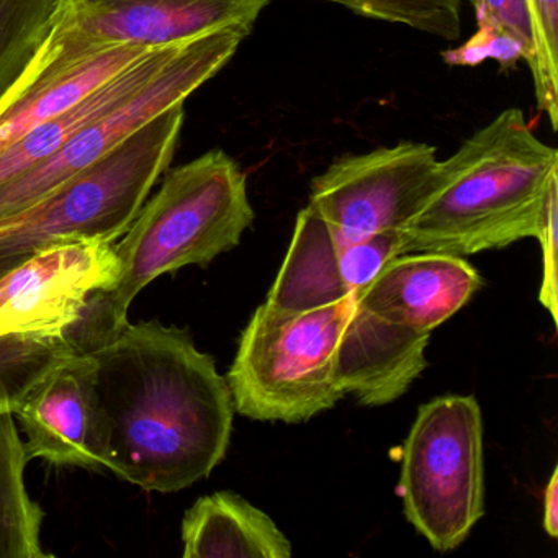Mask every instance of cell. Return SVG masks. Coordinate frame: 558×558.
Segmentation results:
<instances>
[{
    "mask_svg": "<svg viewBox=\"0 0 558 558\" xmlns=\"http://www.w3.org/2000/svg\"><path fill=\"white\" fill-rule=\"evenodd\" d=\"M86 354L96 367L106 469L146 492H181L208 478L230 447L233 395L189 331L126 323Z\"/></svg>",
    "mask_w": 558,
    "mask_h": 558,
    "instance_id": "cell-1",
    "label": "cell"
},
{
    "mask_svg": "<svg viewBox=\"0 0 558 558\" xmlns=\"http://www.w3.org/2000/svg\"><path fill=\"white\" fill-rule=\"evenodd\" d=\"M558 187V153L532 132L522 110H505L446 161L400 230L401 254L472 256L537 240L548 195Z\"/></svg>",
    "mask_w": 558,
    "mask_h": 558,
    "instance_id": "cell-2",
    "label": "cell"
},
{
    "mask_svg": "<svg viewBox=\"0 0 558 558\" xmlns=\"http://www.w3.org/2000/svg\"><path fill=\"white\" fill-rule=\"evenodd\" d=\"M254 217L246 174L223 149L172 169L113 244L119 276L90 295L68 341L80 354L106 344L130 323V305L153 280L207 266L240 244Z\"/></svg>",
    "mask_w": 558,
    "mask_h": 558,
    "instance_id": "cell-3",
    "label": "cell"
},
{
    "mask_svg": "<svg viewBox=\"0 0 558 558\" xmlns=\"http://www.w3.org/2000/svg\"><path fill=\"white\" fill-rule=\"evenodd\" d=\"M171 107L24 214L0 223V279L41 251L117 243L168 171L184 126Z\"/></svg>",
    "mask_w": 558,
    "mask_h": 558,
    "instance_id": "cell-4",
    "label": "cell"
},
{
    "mask_svg": "<svg viewBox=\"0 0 558 558\" xmlns=\"http://www.w3.org/2000/svg\"><path fill=\"white\" fill-rule=\"evenodd\" d=\"M352 305L354 295L305 312L257 306L227 375L234 411L295 424L331 410L344 397L338 349Z\"/></svg>",
    "mask_w": 558,
    "mask_h": 558,
    "instance_id": "cell-5",
    "label": "cell"
},
{
    "mask_svg": "<svg viewBox=\"0 0 558 558\" xmlns=\"http://www.w3.org/2000/svg\"><path fill=\"white\" fill-rule=\"evenodd\" d=\"M404 515L437 551L462 545L485 515L483 417L472 395L434 398L404 440Z\"/></svg>",
    "mask_w": 558,
    "mask_h": 558,
    "instance_id": "cell-6",
    "label": "cell"
},
{
    "mask_svg": "<svg viewBox=\"0 0 558 558\" xmlns=\"http://www.w3.org/2000/svg\"><path fill=\"white\" fill-rule=\"evenodd\" d=\"M247 32L225 28L182 41L143 86L83 126L57 155L27 174L0 185V223L34 207L54 189L109 155L155 117L185 100L217 76Z\"/></svg>",
    "mask_w": 558,
    "mask_h": 558,
    "instance_id": "cell-7",
    "label": "cell"
},
{
    "mask_svg": "<svg viewBox=\"0 0 558 558\" xmlns=\"http://www.w3.org/2000/svg\"><path fill=\"white\" fill-rule=\"evenodd\" d=\"M269 4L270 0H64L37 64L64 66L116 45L171 47L225 28L251 34Z\"/></svg>",
    "mask_w": 558,
    "mask_h": 558,
    "instance_id": "cell-8",
    "label": "cell"
},
{
    "mask_svg": "<svg viewBox=\"0 0 558 558\" xmlns=\"http://www.w3.org/2000/svg\"><path fill=\"white\" fill-rule=\"evenodd\" d=\"M436 148L401 142L336 159L310 189V207L341 241L400 231L420 207L436 169Z\"/></svg>",
    "mask_w": 558,
    "mask_h": 558,
    "instance_id": "cell-9",
    "label": "cell"
},
{
    "mask_svg": "<svg viewBox=\"0 0 558 558\" xmlns=\"http://www.w3.org/2000/svg\"><path fill=\"white\" fill-rule=\"evenodd\" d=\"M113 244L51 247L5 274L0 279V338H66L90 295L116 282Z\"/></svg>",
    "mask_w": 558,
    "mask_h": 558,
    "instance_id": "cell-10",
    "label": "cell"
},
{
    "mask_svg": "<svg viewBox=\"0 0 558 558\" xmlns=\"http://www.w3.org/2000/svg\"><path fill=\"white\" fill-rule=\"evenodd\" d=\"M397 256L400 231L345 243L308 205L296 218L289 253L266 302L293 312L331 305L361 292Z\"/></svg>",
    "mask_w": 558,
    "mask_h": 558,
    "instance_id": "cell-11",
    "label": "cell"
},
{
    "mask_svg": "<svg viewBox=\"0 0 558 558\" xmlns=\"http://www.w3.org/2000/svg\"><path fill=\"white\" fill-rule=\"evenodd\" d=\"M27 440L28 460L58 466L104 470L106 430L89 354L70 355L54 365L15 411Z\"/></svg>",
    "mask_w": 558,
    "mask_h": 558,
    "instance_id": "cell-12",
    "label": "cell"
},
{
    "mask_svg": "<svg viewBox=\"0 0 558 558\" xmlns=\"http://www.w3.org/2000/svg\"><path fill=\"white\" fill-rule=\"evenodd\" d=\"M153 50L156 48L116 45L64 66L35 64L21 86L0 106V153L41 123L76 106Z\"/></svg>",
    "mask_w": 558,
    "mask_h": 558,
    "instance_id": "cell-13",
    "label": "cell"
},
{
    "mask_svg": "<svg viewBox=\"0 0 558 558\" xmlns=\"http://www.w3.org/2000/svg\"><path fill=\"white\" fill-rule=\"evenodd\" d=\"M184 558H290L276 522L233 492L202 496L182 519Z\"/></svg>",
    "mask_w": 558,
    "mask_h": 558,
    "instance_id": "cell-14",
    "label": "cell"
},
{
    "mask_svg": "<svg viewBox=\"0 0 558 558\" xmlns=\"http://www.w3.org/2000/svg\"><path fill=\"white\" fill-rule=\"evenodd\" d=\"M178 45L156 48L142 60L130 64L122 73L107 81L99 89L93 90L76 106L41 123L0 153V185L27 174L32 169L44 165L51 156L57 155L86 123L112 109L120 100L143 86L149 77L155 76L156 71L166 63Z\"/></svg>",
    "mask_w": 558,
    "mask_h": 558,
    "instance_id": "cell-15",
    "label": "cell"
},
{
    "mask_svg": "<svg viewBox=\"0 0 558 558\" xmlns=\"http://www.w3.org/2000/svg\"><path fill=\"white\" fill-rule=\"evenodd\" d=\"M28 456L15 414L0 413V558H48L41 545L45 512L28 495Z\"/></svg>",
    "mask_w": 558,
    "mask_h": 558,
    "instance_id": "cell-16",
    "label": "cell"
},
{
    "mask_svg": "<svg viewBox=\"0 0 558 558\" xmlns=\"http://www.w3.org/2000/svg\"><path fill=\"white\" fill-rule=\"evenodd\" d=\"M476 15V32L466 44L444 53L450 66H478L496 60L502 70L519 61L527 68L534 60V34L527 0H470Z\"/></svg>",
    "mask_w": 558,
    "mask_h": 558,
    "instance_id": "cell-17",
    "label": "cell"
},
{
    "mask_svg": "<svg viewBox=\"0 0 558 558\" xmlns=\"http://www.w3.org/2000/svg\"><path fill=\"white\" fill-rule=\"evenodd\" d=\"M64 0H0V106L50 41Z\"/></svg>",
    "mask_w": 558,
    "mask_h": 558,
    "instance_id": "cell-18",
    "label": "cell"
},
{
    "mask_svg": "<svg viewBox=\"0 0 558 558\" xmlns=\"http://www.w3.org/2000/svg\"><path fill=\"white\" fill-rule=\"evenodd\" d=\"M73 354L66 338H0V413H15L35 385Z\"/></svg>",
    "mask_w": 558,
    "mask_h": 558,
    "instance_id": "cell-19",
    "label": "cell"
},
{
    "mask_svg": "<svg viewBox=\"0 0 558 558\" xmlns=\"http://www.w3.org/2000/svg\"><path fill=\"white\" fill-rule=\"evenodd\" d=\"M348 11L387 24L404 25L413 31L457 41L462 32V0H325Z\"/></svg>",
    "mask_w": 558,
    "mask_h": 558,
    "instance_id": "cell-20",
    "label": "cell"
},
{
    "mask_svg": "<svg viewBox=\"0 0 558 558\" xmlns=\"http://www.w3.org/2000/svg\"><path fill=\"white\" fill-rule=\"evenodd\" d=\"M534 34L531 71L537 109L558 130V0H527Z\"/></svg>",
    "mask_w": 558,
    "mask_h": 558,
    "instance_id": "cell-21",
    "label": "cell"
},
{
    "mask_svg": "<svg viewBox=\"0 0 558 558\" xmlns=\"http://www.w3.org/2000/svg\"><path fill=\"white\" fill-rule=\"evenodd\" d=\"M558 187L548 195L545 207L544 223L537 240L542 246V282L538 300L551 315L555 323L558 322L557 305V220H558Z\"/></svg>",
    "mask_w": 558,
    "mask_h": 558,
    "instance_id": "cell-22",
    "label": "cell"
},
{
    "mask_svg": "<svg viewBox=\"0 0 558 558\" xmlns=\"http://www.w3.org/2000/svg\"><path fill=\"white\" fill-rule=\"evenodd\" d=\"M544 531L551 538L558 537V466L551 472L544 489Z\"/></svg>",
    "mask_w": 558,
    "mask_h": 558,
    "instance_id": "cell-23",
    "label": "cell"
}]
</instances>
